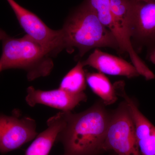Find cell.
<instances>
[{
	"label": "cell",
	"instance_id": "obj_10",
	"mask_svg": "<svg viewBox=\"0 0 155 155\" xmlns=\"http://www.w3.org/2000/svg\"><path fill=\"white\" fill-rule=\"evenodd\" d=\"M81 62L84 67H93L104 74L125 76L128 78L140 76L133 64L99 49H94L86 60Z\"/></svg>",
	"mask_w": 155,
	"mask_h": 155
},
{
	"label": "cell",
	"instance_id": "obj_14",
	"mask_svg": "<svg viewBox=\"0 0 155 155\" xmlns=\"http://www.w3.org/2000/svg\"><path fill=\"white\" fill-rule=\"evenodd\" d=\"M94 10L98 18L104 26L115 37L119 36L120 31L111 13L110 0H85Z\"/></svg>",
	"mask_w": 155,
	"mask_h": 155
},
{
	"label": "cell",
	"instance_id": "obj_1",
	"mask_svg": "<svg viewBox=\"0 0 155 155\" xmlns=\"http://www.w3.org/2000/svg\"><path fill=\"white\" fill-rule=\"evenodd\" d=\"M97 103L78 113L65 112L66 124L57 137L66 155H95L102 147L111 114Z\"/></svg>",
	"mask_w": 155,
	"mask_h": 155
},
{
	"label": "cell",
	"instance_id": "obj_2",
	"mask_svg": "<svg viewBox=\"0 0 155 155\" xmlns=\"http://www.w3.org/2000/svg\"><path fill=\"white\" fill-rule=\"evenodd\" d=\"M63 49L78 50L83 57L93 49L109 48L120 52L114 34L103 25L95 12L85 2L74 10L60 29Z\"/></svg>",
	"mask_w": 155,
	"mask_h": 155
},
{
	"label": "cell",
	"instance_id": "obj_15",
	"mask_svg": "<svg viewBox=\"0 0 155 155\" xmlns=\"http://www.w3.org/2000/svg\"><path fill=\"white\" fill-rule=\"evenodd\" d=\"M135 1H143V2H155V0H135Z\"/></svg>",
	"mask_w": 155,
	"mask_h": 155
},
{
	"label": "cell",
	"instance_id": "obj_6",
	"mask_svg": "<svg viewBox=\"0 0 155 155\" xmlns=\"http://www.w3.org/2000/svg\"><path fill=\"white\" fill-rule=\"evenodd\" d=\"M7 1L26 35L41 45L52 55H57L63 50L60 29H51L36 14L23 8L15 0Z\"/></svg>",
	"mask_w": 155,
	"mask_h": 155
},
{
	"label": "cell",
	"instance_id": "obj_11",
	"mask_svg": "<svg viewBox=\"0 0 155 155\" xmlns=\"http://www.w3.org/2000/svg\"><path fill=\"white\" fill-rule=\"evenodd\" d=\"M66 122L64 112H59L49 118L47 128L38 134L26 150L25 155H48Z\"/></svg>",
	"mask_w": 155,
	"mask_h": 155
},
{
	"label": "cell",
	"instance_id": "obj_9",
	"mask_svg": "<svg viewBox=\"0 0 155 155\" xmlns=\"http://www.w3.org/2000/svg\"><path fill=\"white\" fill-rule=\"evenodd\" d=\"M116 94L124 99L133 119L140 155H155V126L140 110L133 100L127 95L124 84L116 88Z\"/></svg>",
	"mask_w": 155,
	"mask_h": 155
},
{
	"label": "cell",
	"instance_id": "obj_12",
	"mask_svg": "<svg viewBox=\"0 0 155 155\" xmlns=\"http://www.w3.org/2000/svg\"><path fill=\"white\" fill-rule=\"evenodd\" d=\"M86 82L92 91L101 98L106 105L114 104L117 99L114 85L101 72H87Z\"/></svg>",
	"mask_w": 155,
	"mask_h": 155
},
{
	"label": "cell",
	"instance_id": "obj_7",
	"mask_svg": "<svg viewBox=\"0 0 155 155\" xmlns=\"http://www.w3.org/2000/svg\"><path fill=\"white\" fill-rule=\"evenodd\" d=\"M17 112L12 116L0 114V153L18 149L33 140L38 134L36 123L30 117H20Z\"/></svg>",
	"mask_w": 155,
	"mask_h": 155
},
{
	"label": "cell",
	"instance_id": "obj_3",
	"mask_svg": "<svg viewBox=\"0 0 155 155\" xmlns=\"http://www.w3.org/2000/svg\"><path fill=\"white\" fill-rule=\"evenodd\" d=\"M0 73L8 69H23L29 81L51 74L54 66L52 55L28 35L15 38L0 28Z\"/></svg>",
	"mask_w": 155,
	"mask_h": 155
},
{
	"label": "cell",
	"instance_id": "obj_5",
	"mask_svg": "<svg viewBox=\"0 0 155 155\" xmlns=\"http://www.w3.org/2000/svg\"><path fill=\"white\" fill-rule=\"evenodd\" d=\"M102 150L117 155H140L133 119L125 101L111 114Z\"/></svg>",
	"mask_w": 155,
	"mask_h": 155
},
{
	"label": "cell",
	"instance_id": "obj_4",
	"mask_svg": "<svg viewBox=\"0 0 155 155\" xmlns=\"http://www.w3.org/2000/svg\"><path fill=\"white\" fill-rule=\"evenodd\" d=\"M126 32L138 53L147 50L150 60L155 54V2L130 0Z\"/></svg>",
	"mask_w": 155,
	"mask_h": 155
},
{
	"label": "cell",
	"instance_id": "obj_13",
	"mask_svg": "<svg viewBox=\"0 0 155 155\" xmlns=\"http://www.w3.org/2000/svg\"><path fill=\"white\" fill-rule=\"evenodd\" d=\"M84 67L82 62L79 61L63 78L59 88L75 94L84 92L87 82Z\"/></svg>",
	"mask_w": 155,
	"mask_h": 155
},
{
	"label": "cell",
	"instance_id": "obj_16",
	"mask_svg": "<svg viewBox=\"0 0 155 155\" xmlns=\"http://www.w3.org/2000/svg\"></svg>",
	"mask_w": 155,
	"mask_h": 155
},
{
	"label": "cell",
	"instance_id": "obj_8",
	"mask_svg": "<svg viewBox=\"0 0 155 155\" xmlns=\"http://www.w3.org/2000/svg\"><path fill=\"white\" fill-rule=\"evenodd\" d=\"M27 93L25 101L30 107L40 104L58 109L62 112H71L80 103L85 102L87 99L84 92L75 94L60 88L42 91L30 86L27 88Z\"/></svg>",
	"mask_w": 155,
	"mask_h": 155
}]
</instances>
